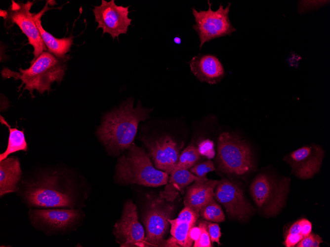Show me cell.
<instances>
[{
	"instance_id": "obj_1",
	"label": "cell",
	"mask_w": 330,
	"mask_h": 247,
	"mask_svg": "<svg viewBox=\"0 0 330 247\" xmlns=\"http://www.w3.org/2000/svg\"><path fill=\"white\" fill-rule=\"evenodd\" d=\"M129 98L119 107L106 113L97 130L98 137L108 151L117 155L133 143L139 123L148 119L153 109L143 107L139 101L133 106Z\"/></svg>"
},
{
	"instance_id": "obj_2",
	"label": "cell",
	"mask_w": 330,
	"mask_h": 247,
	"mask_svg": "<svg viewBox=\"0 0 330 247\" xmlns=\"http://www.w3.org/2000/svg\"><path fill=\"white\" fill-rule=\"evenodd\" d=\"M66 57L58 58L48 51H43L26 69H19V72L4 68L1 75L4 78L12 77L21 80L19 90L24 84L23 90H28L32 97L36 90L41 94L50 91L51 84L54 81L60 82L66 70Z\"/></svg>"
},
{
	"instance_id": "obj_3",
	"label": "cell",
	"mask_w": 330,
	"mask_h": 247,
	"mask_svg": "<svg viewBox=\"0 0 330 247\" xmlns=\"http://www.w3.org/2000/svg\"><path fill=\"white\" fill-rule=\"evenodd\" d=\"M127 150L117 162L116 177L119 182L148 187H157L167 183L168 175L153 166L149 154L143 148L133 143Z\"/></svg>"
},
{
	"instance_id": "obj_4",
	"label": "cell",
	"mask_w": 330,
	"mask_h": 247,
	"mask_svg": "<svg viewBox=\"0 0 330 247\" xmlns=\"http://www.w3.org/2000/svg\"><path fill=\"white\" fill-rule=\"evenodd\" d=\"M217 159L219 168L229 175H245L254 167L249 145L239 136L228 132L221 133L218 137Z\"/></svg>"
},
{
	"instance_id": "obj_5",
	"label": "cell",
	"mask_w": 330,
	"mask_h": 247,
	"mask_svg": "<svg viewBox=\"0 0 330 247\" xmlns=\"http://www.w3.org/2000/svg\"><path fill=\"white\" fill-rule=\"evenodd\" d=\"M58 175H46L27 183L24 197L31 206L43 208H71L73 196L68 186L61 183Z\"/></svg>"
},
{
	"instance_id": "obj_6",
	"label": "cell",
	"mask_w": 330,
	"mask_h": 247,
	"mask_svg": "<svg viewBox=\"0 0 330 247\" xmlns=\"http://www.w3.org/2000/svg\"><path fill=\"white\" fill-rule=\"evenodd\" d=\"M289 179H278L263 173L257 176L252 182L250 191L259 210L264 214L274 216L282 209L288 194Z\"/></svg>"
},
{
	"instance_id": "obj_7",
	"label": "cell",
	"mask_w": 330,
	"mask_h": 247,
	"mask_svg": "<svg viewBox=\"0 0 330 247\" xmlns=\"http://www.w3.org/2000/svg\"><path fill=\"white\" fill-rule=\"evenodd\" d=\"M207 4L208 8L206 10H197L195 7L192 8L196 23L193 25V28L199 36L200 49L205 43L217 38L230 35L236 31L229 20L230 3L225 8L220 4L215 11L212 9V4L209 0H207Z\"/></svg>"
},
{
	"instance_id": "obj_8",
	"label": "cell",
	"mask_w": 330,
	"mask_h": 247,
	"mask_svg": "<svg viewBox=\"0 0 330 247\" xmlns=\"http://www.w3.org/2000/svg\"><path fill=\"white\" fill-rule=\"evenodd\" d=\"M34 2L26 3L12 0L11 4L7 10H1V16L7 23L11 26L16 24L28 37L29 43L34 48V58L32 63L39 56L47 50L35 22V13L30 12Z\"/></svg>"
},
{
	"instance_id": "obj_9",
	"label": "cell",
	"mask_w": 330,
	"mask_h": 247,
	"mask_svg": "<svg viewBox=\"0 0 330 247\" xmlns=\"http://www.w3.org/2000/svg\"><path fill=\"white\" fill-rule=\"evenodd\" d=\"M117 5L114 0H101V4L94 6L93 12L95 22L98 23L97 29L101 28L103 35L110 34L114 39L121 34H126L128 27L132 20L128 17L129 7Z\"/></svg>"
},
{
	"instance_id": "obj_10",
	"label": "cell",
	"mask_w": 330,
	"mask_h": 247,
	"mask_svg": "<svg viewBox=\"0 0 330 247\" xmlns=\"http://www.w3.org/2000/svg\"><path fill=\"white\" fill-rule=\"evenodd\" d=\"M165 200L158 198L148 208L144 216L146 236V246H164L166 241L164 237L168 228L174 211L173 206Z\"/></svg>"
},
{
	"instance_id": "obj_11",
	"label": "cell",
	"mask_w": 330,
	"mask_h": 247,
	"mask_svg": "<svg viewBox=\"0 0 330 247\" xmlns=\"http://www.w3.org/2000/svg\"><path fill=\"white\" fill-rule=\"evenodd\" d=\"M113 232L117 242L122 247H145L144 230L138 221L136 207L131 201L125 203Z\"/></svg>"
},
{
	"instance_id": "obj_12",
	"label": "cell",
	"mask_w": 330,
	"mask_h": 247,
	"mask_svg": "<svg viewBox=\"0 0 330 247\" xmlns=\"http://www.w3.org/2000/svg\"><path fill=\"white\" fill-rule=\"evenodd\" d=\"M324 153L321 146L312 143L290 152L284 160L290 165L292 173L296 176L309 179L320 171Z\"/></svg>"
},
{
	"instance_id": "obj_13",
	"label": "cell",
	"mask_w": 330,
	"mask_h": 247,
	"mask_svg": "<svg viewBox=\"0 0 330 247\" xmlns=\"http://www.w3.org/2000/svg\"><path fill=\"white\" fill-rule=\"evenodd\" d=\"M214 198L222 205L227 213L233 218L244 219L253 211L242 189L236 182L227 178L218 181Z\"/></svg>"
},
{
	"instance_id": "obj_14",
	"label": "cell",
	"mask_w": 330,
	"mask_h": 247,
	"mask_svg": "<svg viewBox=\"0 0 330 247\" xmlns=\"http://www.w3.org/2000/svg\"><path fill=\"white\" fill-rule=\"evenodd\" d=\"M155 168L168 175L176 168L180 154L177 143L169 135L153 139H144Z\"/></svg>"
},
{
	"instance_id": "obj_15",
	"label": "cell",
	"mask_w": 330,
	"mask_h": 247,
	"mask_svg": "<svg viewBox=\"0 0 330 247\" xmlns=\"http://www.w3.org/2000/svg\"><path fill=\"white\" fill-rule=\"evenodd\" d=\"M188 63L192 73L202 82L216 84L225 75L222 63L213 54L200 53L193 57Z\"/></svg>"
},
{
	"instance_id": "obj_16",
	"label": "cell",
	"mask_w": 330,
	"mask_h": 247,
	"mask_svg": "<svg viewBox=\"0 0 330 247\" xmlns=\"http://www.w3.org/2000/svg\"><path fill=\"white\" fill-rule=\"evenodd\" d=\"M34 222L50 230H65L79 218V212L74 209L35 210L31 212Z\"/></svg>"
},
{
	"instance_id": "obj_17",
	"label": "cell",
	"mask_w": 330,
	"mask_h": 247,
	"mask_svg": "<svg viewBox=\"0 0 330 247\" xmlns=\"http://www.w3.org/2000/svg\"><path fill=\"white\" fill-rule=\"evenodd\" d=\"M218 181L199 178L186 187L184 204L199 213L201 208L214 198V189Z\"/></svg>"
},
{
	"instance_id": "obj_18",
	"label": "cell",
	"mask_w": 330,
	"mask_h": 247,
	"mask_svg": "<svg viewBox=\"0 0 330 247\" xmlns=\"http://www.w3.org/2000/svg\"><path fill=\"white\" fill-rule=\"evenodd\" d=\"M199 217L198 212L185 207L176 218L168 219L171 226L170 233L179 246L184 247L192 246L193 241L189 238L188 233Z\"/></svg>"
},
{
	"instance_id": "obj_19",
	"label": "cell",
	"mask_w": 330,
	"mask_h": 247,
	"mask_svg": "<svg viewBox=\"0 0 330 247\" xmlns=\"http://www.w3.org/2000/svg\"><path fill=\"white\" fill-rule=\"evenodd\" d=\"M48 9L47 2L42 9L35 14V22L48 51L58 58H63L65 57L67 53L70 51L71 47L73 44L74 36L71 35L68 37L58 38L43 29L41 19Z\"/></svg>"
},
{
	"instance_id": "obj_20",
	"label": "cell",
	"mask_w": 330,
	"mask_h": 247,
	"mask_svg": "<svg viewBox=\"0 0 330 247\" xmlns=\"http://www.w3.org/2000/svg\"><path fill=\"white\" fill-rule=\"evenodd\" d=\"M170 175L164 191L160 192L159 198L171 202L179 193L183 194L188 185L200 178L186 169H174Z\"/></svg>"
},
{
	"instance_id": "obj_21",
	"label": "cell",
	"mask_w": 330,
	"mask_h": 247,
	"mask_svg": "<svg viewBox=\"0 0 330 247\" xmlns=\"http://www.w3.org/2000/svg\"><path fill=\"white\" fill-rule=\"evenodd\" d=\"M22 175L19 160L16 157L6 158L0 161V195L14 192Z\"/></svg>"
},
{
	"instance_id": "obj_22",
	"label": "cell",
	"mask_w": 330,
	"mask_h": 247,
	"mask_svg": "<svg viewBox=\"0 0 330 247\" xmlns=\"http://www.w3.org/2000/svg\"><path fill=\"white\" fill-rule=\"evenodd\" d=\"M0 121L2 124L8 128L9 130L6 149L3 153L0 154V161H1L11 153L21 150L26 151L28 148V144L23 130L11 127L2 115L0 116Z\"/></svg>"
},
{
	"instance_id": "obj_23",
	"label": "cell",
	"mask_w": 330,
	"mask_h": 247,
	"mask_svg": "<svg viewBox=\"0 0 330 247\" xmlns=\"http://www.w3.org/2000/svg\"><path fill=\"white\" fill-rule=\"evenodd\" d=\"M312 230V224L306 219H301L294 222L289 228L284 244L287 247H294Z\"/></svg>"
},
{
	"instance_id": "obj_24",
	"label": "cell",
	"mask_w": 330,
	"mask_h": 247,
	"mask_svg": "<svg viewBox=\"0 0 330 247\" xmlns=\"http://www.w3.org/2000/svg\"><path fill=\"white\" fill-rule=\"evenodd\" d=\"M200 216L207 221L221 222L225 220V215L214 198L204 206L199 212Z\"/></svg>"
},
{
	"instance_id": "obj_25",
	"label": "cell",
	"mask_w": 330,
	"mask_h": 247,
	"mask_svg": "<svg viewBox=\"0 0 330 247\" xmlns=\"http://www.w3.org/2000/svg\"><path fill=\"white\" fill-rule=\"evenodd\" d=\"M201 156L198 148L193 145L187 146L180 155L177 166L174 169L189 170L197 164Z\"/></svg>"
},
{
	"instance_id": "obj_26",
	"label": "cell",
	"mask_w": 330,
	"mask_h": 247,
	"mask_svg": "<svg viewBox=\"0 0 330 247\" xmlns=\"http://www.w3.org/2000/svg\"><path fill=\"white\" fill-rule=\"evenodd\" d=\"M189 171L200 178H206L207 173L215 170L213 162L210 159L196 164L189 169Z\"/></svg>"
},
{
	"instance_id": "obj_27",
	"label": "cell",
	"mask_w": 330,
	"mask_h": 247,
	"mask_svg": "<svg viewBox=\"0 0 330 247\" xmlns=\"http://www.w3.org/2000/svg\"><path fill=\"white\" fill-rule=\"evenodd\" d=\"M201 230L199 239L194 242V247H211V241L208 234L206 221H200L198 225Z\"/></svg>"
},
{
	"instance_id": "obj_28",
	"label": "cell",
	"mask_w": 330,
	"mask_h": 247,
	"mask_svg": "<svg viewBox=\"0 0 330 247\" xmlns=\"http://www.w3.org/2000/svg\"><path fill=\"white\" fill-rule=\"evenodd\" d=\"M198 149L201 155L208 159H212L215 156L214 143L209 139L202 141L198 145Z\"/></svg>"
},
{
	"instance_id": "obj_29",
	"label": "cell",
	"mask_w": 330,
	"mask_h": 247,
	"mask_svg": "<svg viewBox=\"0 0 330 247\" xmlns=\"http://www.w3.org/2000/svg\"><path fill=\"white\" fill-rule=\"evenodd\" d=\"M206 224L211 242H216L219 245L220 244L219 240L221 233L219 225L216 223L206 221Z\"/></svg>"
},
{
	"instance_id": "obj_30",
	"label": "cell",
	"mask_w": 330,
	"mask_h": 247,
	"mask_svg": "<svg viewBox=\"0 0 330 247\" xmlns=\"http://www.w3.org/2000/svg\"><path fill=\"white\" fill-rule=\"evenodd\" d=\"M315 234L310 233L300 240L295 246L297 247H312Z\"/></svg>"
},
{
	"instance_id": "obj_31",
	"label": "cell",
	"mask_w": 330,
	"mask_h": 247,
	"mask_svg": "<svg viewBox=\"0 0 330 247\" xmlns=\"http://www.w3.org/2000/svg\"><path fill=\"white\" fill-rule=\"evenodd\" d=\"M201 230L198 226H193L189 230L188 235L189 238L193 241H197L200 236Z\"/></svg>"
},
{
	"instance_id": "obj_32",
	"label": "cell",
	"mask_w": 330,
	"mask_h": 247,
	"mask_svg": "<svg viewBox=\"0 0 330 247\" xmlns=\"http://www.w3.org/2000/svg\"><path fill=\"white\" fill-rule=\"evenodd\" d=\"M323 242L322 238L317 234L314 235V240L312 247H319L321 243Z\"/></svg>"
},
{
	"instance_id": "obj_33",
	"label": "cell",
	"mask_w": 330,
	"mask_h": 247,
	"mask_svg": "<svg viewBox=\"0 0 330 247\" xmlns=\"http://www.w3.org/2000/svg\"><path fill=\"white\" fill-rule=\"evenodd\" d=\"M174 41L177 44H180L181 42V39L178 37H176L174 38Z\"/></svg>"
}]
</instances>
